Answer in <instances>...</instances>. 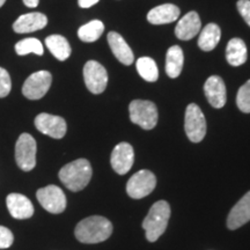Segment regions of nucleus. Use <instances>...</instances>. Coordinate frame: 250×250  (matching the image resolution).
<instances>
[{"instance_id": "nucleus-1", "label": "nucleus", "mask_w": 250, "mask_h": 250, "mask_svg": "<svg viewBox=\"0 0 250 250\" xmlns=\"http://www.w3.org/2000/svg\"><path fill=\"white\" fill-rule=\"evenodd\" d=\"M112 233V225L107 218L93 215L81 220L76 227V237L83 243H100L109 239Z\"/></svg>"}, {"instance_id": "nucleus-2", "label": "nucleus", "mask_w": 250, "mask_h": 250, "mask_svg": "<svg viewBox=\"0 0 250 250\" xmlns=\"http://www.w3.org/2000/svg\"><path fill=\"white\" fill-rule=\"evenodd\" d=\"M92 166L86 159H78L65 165L59 171V180L71 191H80L92 179Z\"/></svg>"}, {"instance_id": "nucleus-3", "label": "nucleus", "mask_w": 250, "mask_h": 250, "mask_svg": "<svg viewBox=\"0 0 250 250\" xmlns=\"http://www.w3.org/2000/svg\"><path fill=\"white\" fill-rule=\"evenodd\" d=\"M170 218V206L166 201H159L153 204L148 214L143 221V228L146 232V239L155 242L165 233Z\"/></svg>"}, {"instance_id": "nucleus-4", "label": "nucleus", "mask_w": 250, "mask_h": 250, "mask_svg": "<svg viewBox=\"0 0 250 250\" xmlns=\"http://www.w3.org/2000/svg\"><path fill=\"white\" fill-rule=\"evenodd\" d=\"M130 120L132 123L139 125L144 130L154 129L158 123V109L151 101L134 100L129 105Z\"/></svg>"}, {"instance_id": "nucleus-5", "label": "nucleus", "mask_w": 250, "mask_h": 250, "mask_svg": "<svg viewBox=\"0 0 250 250\" xmlns=\"http://www.w3.org/2000/svg\"><path fill=\"white\" fill-rule=\"evenodd\" d=\"M184 130L192 143H201L206 134V120L201 108L195 103L187 107Z\"/></svg>"}, {"instance_id": "nucleus-6", "label": "nucleus", "mask_w": 250, "mask_h": 250, "mask_svg": "<svg viewBox=\"0 0 250 250\" xmlns=\"http://www.w3.org/2000/svg\"><path fill=\"white\" fill-rule=\"evenodd\" d=\"M36 142L29 133H22L15 145V160L21 169L30 171L36 166Z\"/></svg>"}, {"instance_id": "nucleus-7", "label": "nucleus", "mask_w": 250, "mask_h": 250, "mask_svg": "<svg viewBox=\"0 0 250 250\" xmlns=\"http://www.w3.org/2000/svg\"><path fill=\"white\" fill-rule=\"evenodd\" d=\"M156 186V179L152 171L143 169L137 171L127 181L126 192L131 198L140 199L148 196Z\"/></svg>"}, {"instance_id": "nucleus-8", "label": "nucleus", "mask_w": 250, "mask_h": 250, "mask_svg": "<svg viewBox=\"0 0 250 250\" xmlns=\"http://www.w3.org/2000/svg\"><path fill=\"white\" fill-rule=\"evenodd\" d=\"M36 197L43 208L50 213H62L66 208V197H65L64 191L57 186L42 188L37 191Z\"/></svg>"}, {"instance_id": "nucleus-9", "label": "nucleus", "mask_w": 250, "mask_h": 250, "mask_svg": "<svg viewBox=\"0 0 250 250\" xmlns=\"http://www.w3.org/2000/svg\"><path fill=\"white\" fill-rule=\"evenodd\" d=\"M83 79H85L86 87L93 94H101L107 88V70L95 61L86 62L85 67H83Z\"/></svg>"}, {"instance_id": "nucleus-10", "label": "nucleus", "mask_w": 250, "mask_h": 250, "mask_svg": "<svg viewBox=\"0 0 250 250\" xmlns=\"http://www.w3.org/2000/svg\"><path fill=\"white\" fill-rule=\"evenodd\" d=\"M52 77L48 71H39L28 77L22 87V93L29 100H40L48 93Z\"/></svg>"}, {"instance_id": "nucleus-11", "label": "nucleus", "mask_w": 250, "mask_h": 250, "mask_svg": "<svg viewBox=\"0 0 250 250\" xmlns=\"http://www.w3.org/2000/svg\"><path fill=\"white\" fill-rule=\"evenodd\" d=\"M35 126L40 132L55 139H62L67 130L66 122L64 118L45 114V112L37 115L35 118Z\"/></svg>"}, {"instance_id": "nucleus-12", "label": "nucleus", "mask_w": 250, "mask_h": 250, "mask_svg": "<svg viewBox=\"0 0 250 250\" xmlns=\"http://www.w3.org/2000/svg\"><path fill=\"white\" fill-rule=\"evenodd\" d=\"M134 161V152L129 143H120L111 153L112 169L120 175H125L131 169Z\"/></svg>"}, {"instance_id": "nucleus-13", "label": "nucleus", "mask_w": 250, "mask_h": 250, "mask_svg": "<svg viewBox=\"0 0 250 250\" xmlns=\"http://www.w3.org/2000/svg\"><path fill=\"white\" fill-rule=\"evenodd\" d=\"M204 92L208 101L215 109L223 108L226 104V86L224 80L218 76H212L206 80Z\"/></svg>"}, {"instance_id": "nucleus-14", "label": "nucleus", "mask_w": 250, "mask_h": 250, "mask_svg": "<svg viewBox=\"0 0 250 250\" xmlns=\"http://www.w3.org/2000/svg\"><path fill=\"white\" fill-rule=\"evenodd\" d=\"M248 221H250V191L247 192L230 210L227 218V227L234 230Z\"/></svg>"}, {"instance_id": "nucleus-15", "label": "nucleus", "mask_w": 250, "mask_h": 250, "mask_svg": "<svg viewBox=\"0 0 250 250\" xmlns=\"http://www.w3.org/2000/svg\"><path fill=\"white\" fill-rule=\"evenodd\" d=\"M6 204L11 215L19 220L33 217L34 206L26 196L21 193H11L6 198Z\"/></svg>"}, {"instance_id": "nucleus-16", "label": "nucleus", "mask_w": 250, "mask_h": 250, "mask_svg": "<svg viewBox=\"0 0 250 250\" xmlns=\"http://www.w3.org/2000/svg\"><path fill=\"white\" fill-rule=\"evenodd\" d=\"M46 24H48V18L39 12H34L19 17L13 24V29L18 34H27L43 29Z\"/></svg>"}, {"instance_id": "nucleus-17", "label": "nucleus", "mask_w": 250, "mask_h": 250, "mask_svg": "<svg viewBox=\"0 0 250 250\" xmlns=\"http://www.w3.org/2000/svg\"><path fill=\"white\" fill-rule=\"evenodd\" d=\"M202 27L201 19L196 12H189V13L184 15L177 23L175 28V34H176L177 39L182 41L191 40L199 33Z\"/></svg>"}, {"instance_id": "nucleus-18", "label": "nucleus", "mask_w": 250, "mask_h": 250, "mask_svg": "<svg viewBox=\"0 0 250 250\" xmlns=\"http://www.w3.org/2000/svg\"><path fill=\"white\" fill-rule=\"evenodd\" d=\"M108 43L112 54L124 65H131L133 62V52L125 40L118 33L110 31L108 34Z\"/></svg>"}, {"instance_id": "nucleus-19", "label": "nucleus", "mask_w": 250, "mask_h": 250, "mask_svg": "<svg viewBox=\"0 0 250 250\" xmlns=\"http://www.w3.org/2000/svg\"><path fill=\"white\" fill-rule=\"evenodd\" d=\"M180 17V9L173 4L156 6L147 14V20L152 24H166L176 21Z\"/></svg>"}, {"instance_id": "nucleus-20", "label": "nucleus", "mask_w": 250, "mask_h": 250, "mask_svg": "<svg viewBox=\"0 0 250 250\" xmlns=\"http://www.w3.org/2000/svg\"><path fill=\"white\" fill-rule=\"evenodd\" d=\"M248 57L246 43L241 39H232L228 42L226 48V59L228 64L232 66H240L245 64Z\"/></svg>"}, {"instance_id": "nucleus-21", "label": "nucleus", "mask_w": 250, "mask_h": 250, "mask_svg": "<svg viewBox=\"0 0 250 250\" xmlns=\"http://www.w3.org/2000/svg\"><path fill=\"white\" fill-rule=\"evenodd\" d=\"M184 55L179 45H173L168 49L166 56V73L169 78H177L183 68Z\"/></svg>"}, {"instance_id": "nucleus-22", "label": "nucleus", "mask_w": 250, "mask_h": 250, "mask_svg": "<svg viewBox=\"0 0 250 250\" xmlns=\"http://www.w3.org/2000/svg\"><path fill=\"white\" fill-rule=\"evenodd\" d=\"M46 48L54 55L58 61L64 62L70 57L71 46L68 44L67 40L61 35H51L45 39Z\"/></svg>"}, {"instance_id": "nucleus-23", "label": "nucleus", "mask_w": 250, "mask_h": 250, "mask_svg": "<svg viewBox=\"0 0 250 250\" xmlns=\"http://www.w3.org/2000/svg\"><path fill=\"white\" fill-rule=\"evenodd\" d=\"M221 37V30L215 23H208L202 30L198 39V45L203 51H212L218 45Z\"/></svg>"}, {"instance_id": "nucleus-24", "label": "nucleus", "mask_w": 250, "mask_h": 250, "mask_svg": "<svg viewBox=\"0 0 250 250\" xmlns=\"http://www.w3.org/2000/svg\"><path fill=\"white\" fill-rule=\"evenodd\" d=\"M104 31V24L100 20H93L90 22L83 24L78 30V36L81 41L87 43H92L98 41Z\"/></svg>"}, {"instance_id": "nucleus-25", "label": "nucleus", "mask_w": 250, "mask_h": 250, "mask_svg": "<svg viewBox=\"0 0 250 250\" xmlns=\"http://www.w3.org/2000/svg\"><path fill=\"white\" fill-rule=\"evenodd\" d=\"M137 71L144 80L154 83L159 78V70L155 62L149 57H142L137 61Z\"/></svg>"}, {"instance_id": "nucleus-26", "label": "nucleus", "mask_w": 250, "mask_h": 250, "mask_svg": "<svg viewBox=\"0 0 250 250\" xmlns=\"http://www.w3.org/2000/svg\"><path fill=\"white\" fill-rule=\"evenodd\" d=\"M15 51L19 56H26L28 54H35L42 56L44 52L42 43L37 39H24L15 44Z\"/></svg>"}, {"instance_id": "nucleus-27", "label": "nucleus", "mask_w": 250, "mask_h": 250, "mask_svg": "<svg viewBox=\"0 0 250 250\" xmlns=\"http://www.w3.org/2000/svg\"><path fill=\"white\" fill-rule=\"evenodd\" d=\"M237 108L245 114H250V80L240 87L236 95Z\"/></svg>"}, {"instance_id": "nucleus-28", "label": "nucleus", "mask_w": 250, "mask_h": 250, "mask_svg": "<svg viewBox=\"0 0 250 250\" xmlns=\"http://www.w3.org/2000/svg\"><path fill=\"white\" fill-rule=\"evenodd\" d=\"M12 88L11 77L9 73L5 68L0 67V98H5L7 96Z\"/></svg>"}, {"instance_id": "nucleus-29", "label": "nucleus", "mask_w": 250, "mask_h": 250, "mask_svg": "<svg viewBox=\"0 0 250 250\" xmlns=\"http://www.w3.org/2000/svg\"><path fill=\"white\" fill-rule=\"evenodd\" d=\"M14 241V236L8 228L0 226V249H7Z\"/></svg>"}, {"instance_id": "nucleus-30", "label": "nucleus", "mask_w": 250, "mask_h": 250, "mask_svg": "<svg viewBox=\"0 0 250 250\" xmlns=\"http://www.w3.org/2000/svg\"><path fill=\"white\" fill-rule=\"evenodd\" d=\"M237 11L240 12L243 20L250 27V0H239L236 4Z\"/></svg>"}, {"instance_id": "nucleus-31", "label": "nucleus", "mask_w": 250, "mask_h": 250, "mask_svg": "<svg viewBox=\"0 0 250 250\" xmlns=\"http://www.w3.org/2000/svg\"><path fill=\"white\" fill-rule=\"evenodd\" d=\"M100 0H78V4L81 8H89L94 6L95 4H98Z\"/></svg>"}, {"instance_id": "nucleus-32", "label": "nucleus", "mask_w": 250, "mask_h": 250, "mask_svg": "<svg viewBox=\"0 0 250 250\" xmlns=\"http://www.w3.org/2000/svg\"><path fill=\"white\" fill-rule=\"evenodd\" d=\"M40 0H23V4L27 6V7H37Z\"/></svg>"}, {"instance_id": "nucleus-33", "label": "nucleus", "mask_w": 250, "mask_h": 250, "mask_svg": "<svg viewBox=\"0 0 250 250\" xmlns=\"http://www.w3.org/2000/svg\"><path fill=\"white\" fill-rule=\"evenodd\" d=\"M5 2H6V0H0V7H1V6L4 5Z\"/></svg>"}]
</instances>
